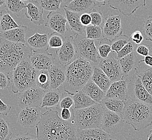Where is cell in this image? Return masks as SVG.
<instances>
[{"instance_id":"cell-42","label":"cell","mask_w":152,"mask_h":140,"mask_svg":"<svg viewBox=\"0 0 152 140\" xmlns=\"http://www.w3.org/2000/svg\"><path fill=\"white\" fill-rule=\"evenodd\" d=\"M137 46V45L135 44L133 42L132 40L130 39L129 42L123 47L122 49L117 53L116 59L119 61V59L125 57L126 55L131 53L133 51H135Z\"/></svg>"},{"instance_id":"cell-15","label":"cell","mask_w":152,"mask_h":140,"mask_svg":"<svg viewBox=\"0 0 152 140\" xmlns=\"http://www.w3.org/2000/svg\"><path fill=\"white\" fill-rule=\"evenodd\" d=\"M41 115L40 107L22 108L18 115V122L23 127L32 128L39 122Z\"/></svg>"},{"instance_id":"cell-58","label":"cell","mask_w":152,"mask_h":140,"mask_svg":"<svg viewBox=\"0 0 152 140\" xmlns=\"http://www.w3.org/2000/svg\"><path fill=\"white\" fill-rule=\"evenodd\" d=\"M22 1H23V2H27V1H31V0H21ZM33 1V0H31V1Z\"/></svg>"},{"instance_id":"cell-17","label":"cell","mask_w":152,"mask_h":140,"mask_svg":"<svg viewBox=\"0 0 152 140\" xmlns=\"http://www.w3.org/2000/svg\"><path fill=\"white\" fill-rule=\"evenodd\" d=\"M67 19L61 12H50L47 16V22L45 26L47 28L60 35H64L67 32Z\"/></svg>"},{"instance_id":"cell-32","label":"cell","mask_w":152,"mask_h":140,"mask_svg":"<svg viewBox=\"0 0 152 140\" xmlns=\"http://www.w3.org/2000/svg\"><path fill=\"white\" fill-rule=\"evenodd\" d=\"M20 26L18 25L9 12L2 10L0 12V32L6 31Z\"/></svg>"},{"instance_id":"cell-41","label":"cell","mask_w":152,"mask_h":140,"mask_svg":"<svg viewBox=\"0 0 152 140\" xmlns=\"http://www.w3.org/2000/svg\"><path fill=\"white\" fill-rule=\"evenodd\" d=\"M64 42L63 36L57 32H53L50 34L48 41L49 48H59L62 46Z\"/></svg>"},{"instance_id":"cell-29","label":"cell","mask_w":152,"mask_h":140,"mask_svg":"<svg viewBox=\"0 0 152 140\" xmlns=\"http://www.w3.org/2000/svg\"><path fill=\"white\" fill-rule=\"evenodd\" d=\"M62 94L58 88L50 90L46 92L43 98L41 108H53L58 106Z\"/></svg>"},{"instance_id":"cell-20","label":"cell","mask_w":152,"mask_h":140,"mask_svg":"<svg viewBox=\"0 0 152 140\" xmlns=\"http://www.w3.org/2000/svg\"><path fill=\"white\" fill-rule=\"evenodd\" d=\"M26 26H20L19 27L6 31L0 32V41L7 40L14 43L26 44Z\"/></svg>"},{"instance_id":"cell-44","label":"cell","mask_w":152,"mask_h":140,"mask_svg":"<svg viewBox=\"0 0 152 140\" xmlns=\"http://www.w3.org/2000/svg\"><path fill=\"white\" fill-rule=\"evenodd\" d=\"M144 32L147 41L152 42V16H150L143 20Z\"/></svg>"},{"instance_id":"cell-31","label":"cell","mask_w":152,"mask_h":140,"mask_svg":"<svg viewBox=\"0 0 152 140\" xmlns=\"http://www.w3.org/2000/svg\"><path fill=\"white\" fill-rule=\"evenodd\" d=\"M103 108L117 114L123 115L125 107L124 101L114 98H105L100 103Z\"/></svg>"},{"instance_id":"cell-23","label":"cell","mask_w":152,"mask_h":140,"mask_svg":"<svg viewBox=\"0 0 152 140\" xmlns=\"http://www.w3.org/2000/svg\"><path fill=\"white\" fill-rule=\"evenodd\" d=\"M26 8L27 10L25 12V16L27 18L37 26L44 24L43 9L37 3L32 1L26 3Z\"/></svg>"},{"instance_id":"cell-19","label":"cell","mask_w":152,"mask_h":140,"mask_svg":"<svg viewBox=\"0 0 152 140\" xmlns=\"http://www.w3.org/2000/svg\"><path fill=\"white\" fill-rule=\"evenodd\" d=\"M77 140H109L110 135L100 128L80 129L76 128Z\"/></svg>"},{"instance_id":"cell-39","label":"cell","mask_w":152,"mask_h":140,"mask_svg":"<svg viewBox=\"0 0 152 140\" xmlns=\"http://www.w3.org/2000/svg\"><path fill=\"white\" fill-rule=\"evenodd\" d=\"M110 42L111 41L105 38L100 41V43L97 49L100 58H106L108 57L110 53L112 52L111 45L109 44Z\"/></svg>"},{"instance_id":"cell-28","label":"cell","mask_w":152,"mask_h":140,"mask_svg":"<svg viewBox=\"0 0 152 140\" xmlns=\"http://www.w3.org/2000/svg\"><path fill=\"white\" fill-rule=\"evenodd\" d=\"M95 102L100 104L102 100L105 98L104 93L91 79L88 81L81 89Z\"/></svg>"},{"instance_id":"cell-12","label":"cell","mask_w":152,"mask_h":140,"mask_svg":"<svg viewBox=\"0 0 152 140\" xmlns=\"http://www.w3.org/2000/svg\"><path fill=\"white\" fill-rule=\"evenodd\" d=\"M99 67L105 73L112 82L122 79L123 74L119 61L112 56L101 58L98 63Z\"/></svg>"},{"instance_id":"cell-1","label":"cell","mask_w":152,"mask_h":140,"mask_svg":"<svg viewBox=\"0 0 152 140\" xmlns=\"http://www.w3.org/2000/svg\"><path fill=\"white\" fill-rule=\"evenodd\" d=\"M35 127L39 140H77L74 122L61 119L58 111L50 108L42 113Z\"/></svg>"},{"instance_id":"cell-10","label":"cell","mask_w":152,"mask_h":140,"mask_svg":"<svg viewBox=\"0 0 152 140\" xmlns=\"http://www.w3.org/2000/svg\"><path fill=\"white\" fill-rule=\"evenodd\" d=\"M58 63L65 67L70 64L78 57L76 46L73 41V36H69L64 38L63 44L56 51Z\"/></svg>"},{"instance_id":"cell-57","label":"cell","mask_w":152,"mask_h":140,"mask_svg":"<svg viewBox=\"0 0 152 140\" xmlns=\"http://www.w3.org/2000/svg\"><path fill=\"white\" fill-rule=\"evenodd\" d=\"M6 0H0V7L2 6H5Z\"/></svg>"},{"instance_id":"cell-30","label":"cell","mask_w":152,"mask_h":140,"mask_svg":"<svg viewBox=\"0 0 152 140\" xmlns=\"http://www.w3.org/2000/svg\"><path fill=\"white\" fill-rule=\"evenodd\" d=\"M72 98L74 101L73 109L75 110L86 108L97 104L82 90H78L73 95Z\"/></svg>"},{"instance_id":"cell-54","label":"cell","mask_w":152,"mask_h":140,"mask_svg":"<svg viewBox=\"0 0 152 140\" xmlns=\"http://www.w3.org/2000/svg\"><path fill=\"white\" fill-rule=\"evenodd\" d=\"M96 6L98 7L105 6L106 2V0H94Z\"/></svg>"},{"instance_id":"cell-51","label":"cell","mask_w":152,"mask_h":140,"mask_svg":"<svg viewBox=\"0 0 152 140\" xmlns=\"http://www.w3.org/2000/svg\"><path fill=\"white\" fill-rule=\"evenodd\" d=\"M12 107L10 105L6 104L0 98V115L2 116L8 115L11 110Z\"/></svg>"},{"instance_id":"cell-38","label":"cell","mask_w":152,"mask_h":140,"mask_svg":"<svg viewBox=\"0 0 152 140\" xmlns=\"http://www.w3.org/2000/svg\"><path fill=\"white\" fill-rule=\"evenodd\" d=\"M130 39V37L126 35H121L117 36L111 41V51L113 52H118L122 49Z\"/></svg>"},{"instance_id":"cell-50","label":"cell","mask_w":152,"mask_h":140,"mask_svg":"<svg viewBox=\"0 0 152 140\" xmlns=\"http://www.w3.org/2000/svg\"><path fill=\"white\" fill-rule=\"evenodd\" d=\"M130 39L132 40L133 42L135 44L139 45L142 43L144 37L140 31L136 30L131 34Z\"/></svg>"},{"instance_id":"cell-25","label":"cell","mask_w":152,"mask_h":140,"mask_svg":"<svg viewBox=\"0 0 152 140\" xmlns=\"http://www.w3.org/2000/svg\"><path fill=\"white\" fill-rule=\"evenodd\" d=\"M50 35L49 34H41L36 32L27 39L26 44L34 51L48 50V41Z\"/></svg>"},{"instance_id":"cell-16","label":"cell","mask_w":152,"mask_h":140,"mask_svg":"<svg viewBox=\"0 0 152 140\" xmlns=\"http://www.w3.org/2000/svg\"><path fill=\"white\" fill-rule=\"evenodd\" d=\"M30 59L33 66L36 69L49 70L55 64V57L48 50L34 51L30 56Z\"/></svg>"},{"instance_id":"cell-6","label":"cell","mask_w":152,"mask_h":140,"mask_svg":"<svg viewBox=\"0 0 152 140\" xmlns=\"http://www.w3.org/2000/svg\"><path fill=\"white\" fill-rule=\"evenodd\" d=\"M104 108L100 104L75 110L73 121L77 129L100 128Z\"/></svg>"},{"instance_id":"cell-45","label":"cell","mask_w":152,"mask_h":140,"mask_svg":"<svg viewBox=\"0 0 152 140\" xmlns=\"http://www.w3.org/2000/svg\"><path fill=\"white\" fill-rule=\"evenodd\" d=\"M75 109L73 108H63L61 112V117L65 121H73Z\"/></svg>"},{"instance_id":"cell-5","label":"cell","mask_w":152,"mask_h":140,"mask_svg":"<svg viewBox=\"0 0 152 140\" xmlns=\"http://www.w3.org/2000/svg\"><path fill=\"white\" fill-rule=\"evenodd\" d=\"M39 71L33 66L29 57L19 63L12 72V90L15 94L36 85ZM10 73V74H11Z\"/></svg>"},{"instance_id":"cell-34","label":"cell","mask_w":152,"mask_h":140,"mask_svg":"<svg viewBox=\"0 0 152 140\" xmlns=\"http://www.w3.org/2000/svg\"><path fill=\"white\" fill-rule=\"evenodd\" d=\"M43 10L47 11H60L62 6V0H33Z\"/></svg>"},{"instance_id":"cell-4","label":"cell","mask_w":152,"mask_h":140,"mask_svg":"<svg viewBox=\"0 0 152 140\" xmlns=\"http://www.w3.org/2000/svg\"><path fill=\"white\" fill-rule=\"evenodd\" d=\"M124 102V120L135 131H140L152 125V105L129 100Z\"/></svg>"},{"instance_id":"cell-47","label":"cell","mask_w":152,"mask_h":140,"mask_svg":"<svg viewBox=\"0 0 152 140\" xmlns=\"http://www.w3.org/2000/svg\"><path fill=\"white\" fill-rule=\"evenodd\" d=\"M58 105L59 108L61 109H63V108L70 109L74 105L73 98L69 96H65L61 99V101H60Z\"/></svg>"},{"instance_id":"cell-14","label":"cell","mask_w":152,"mask_h":140,"mask_svg":"<svg viewBox=\"0 0 152 140\" xmlns=\"http://www.w3.org/2000/svg\"><path fill=\"white\" fill-rule=\"evenodd\" d=\"M112 9L117 10L125 16L133 15L137 9L146 6V0H108Z\"/></svg>"},{"instance_id":"cell-40","label":"cell","mask_w":152,"mask_h":140,"mask_svg":"<svg viewBox=\"0 0 152 140\" xmlns=\"http://www.w3.org/2000/svg\"><path fill=\"white\" fill-rule=\"evenodd\" d=\"M12 136L9 123L0 115V140H8Z\"/></svg>"},{"instance_id":"cell-21","label":"cell","mask_w":152,"mask_h":140,"mask_svg":"<svg viewBox=\"0 0 152 140\" xmlns=\"http://www.w3.org/2000/svg\"><path fill=\"white\" fill-rule=\"evenodd\" d=\"M49 71L50 77V89H56L64 83L66 80L65 67L58 64H54Z\"/></svg>"},{"instance_id":"cell-18","label":"cell","mask_w":152,"mask_h":140,"mask_svg":"<svg viewBox=\"0 0 152 140\" xmlns=\"http://www.w3.org/2000/svg\"><path fill=\"white\" fill-rule=\"evenodd\" d=\"M119 61L122 71V79H126L133 74L139 72L141 69L135 51L120 59Z\"/></svg>"},{"instance_id":"cell-61","label":"cell","mask_w":152,"mask_h":140,"mask_svg":"<svg viewBox=\"0 0 152 140\" xmlns=\"http://www.w3.org/2000/svg\"></svg>"},{"instance_id":"cell-13","label":"cell","mask_w":152,"mask_h":140,"mask_svg":"<svg viewBox=\"0 0 152 140\" xmlns=\"http://www.w3.org/2000/svg\"><path fill=\"white\" fill-rule=\"evenodd\" d=\"M102 28V35L104 38L111 41L117 36L123 34L121 16L120 15H108L105 19Z\"/></svg>"},{"instance_id":"cell-48","label":"cell","mask_w":152,"mask_h":140,"mask_svg":"<svg viewBox=\"0 0 152 140\" xmlns=\"http://www.w3.org/2000/svg\"><path fill=\"white\" fill-rule=\"evenodd\" d=\"M150 50L151 48L148 45L145 43H141L139 45H137L135 51L139 55L145 57L149 55Z\"/></svg>"},{"instance_id":"cell-52","label":"cell","mask_w":152,"mask_h":140,"mask_svg":"<svg viewBox=\"0 0 152 140\" xmlns=\"http://www.w3.org/2000/svg\"><path fill=\"white\" fill-rule=\"evenodd\" d=\"M80 22L84 26H88L91 24V15L89 13H84L82 14L80 16Z\"/></svg>"},{"instance_id":"cell-59","label":"cell","mask_w":152,"mask_h":140,"mask_svg":"<svg viewBox=\"0 0 152 140\" xmlns=\"http://www.w3.org/2000/svg\"><path fill=\"white\" fill-rule=\"evenodd\" d=\"M114 140V139H110V140Z\"/></svg>"},{"instance_id":"cell-11","label":"cell","mask_w":152,"mask_h":140,"mask_svg":"<svg viewBox=\"0 0 152 140\" xmlns=\"http://www.w3.org/2000/svg\"><path fill=\"white\" fill-rule=\"evenodd\" d=\"M124 123L123 115L104 109L100 128L109 134H115L122 130Z\"/></svg>"},{"instance_id":"cell-37","label":"cell","mask_w":152,"mask_h":140,"mask_svg":"<svg viewBox=\"0 0 152 140\" xmlns=\"http://www.w3.org/2000/svg\"><path fill=\"white\" fill-rule=\"evenodd\" d=\"M141 81L147 91L152 96V67L139 73Z\"/></svg>"},{"instance_id":"cell-60","label":"cell","mask_w":152,"mask_h":140,"mask_svg":"<svg viewBox=\"0 0 152 140\" xmlns=\"http://www.w3.org/2000/svg\"><path fill=\"white\" fill-rule=\"evenodd\" d=\"M151 55H152V54H151Z\"/></svg>"},{"instance_id":"cell-9","label":"cell","mask_w":152,"mask_h":140,"mask_svg":"<svg viewBox=\"0 0 152 140\" xmlns=\"http://www.w3.org/2000/svg\"><path fill=\"white\" fill-rule=\"evenodd\" d=\"M45 92L37 85L21 92L18 96V105L21 109L41 107Z\"/></svg>"},{"instance_id":"cell-43","label":"cell","mask_w":152,"mask_h":140,"mask_svg":"<svg viewBox=\"0 0 152 140\" xmlns=\"http://www.w3.org/2000/svg\"><path fill=\"white\" fill-rule=\"evenodd\" d=\"M89 14L91 15V24L96 26H101L104 22V17L102 13L94 9Z\"/></svg>"},{"instance_id":"cell-35","label":"cell","mask_w":152,"mask_h":140,"mask_svg":"<svg viewBox=\"0 0 152 140\" xmlns=\"http://www.w3.org/2000/svg\"><path fill=\"white\" fill-rule=\"evenodd\" d=\"M36 85L45 92L50 90V77L48 70H40L36 79Z\"/></svg>"},{"instance_id":"cell-7","label":"cell","mask_w":152,"mask_h":140,"mask_svg":"<svg viewBox=\"0 0 152 140\" xmlns=\"http://www.w3.org/2000/svg\"><path fill=\"white\" fill-rule=\"evenodd\" d=\"M140 71L133 74L125 79L127 82V88L125 100H133L152 105V96L147 91L142 84L139 76Z\"/></svg>"},{"instance_id":"cell-36","label":"cell","mask_w":152,"mask_h":140,"mask_svg":"<svg viewBox=\"0 0 152 140\" xmlns=\"http://www.w3.org/2000/svg\"><path fill=\"white\" fill-rule=\"evenodd\" d=\"M86 37L94 41H102L105 39L102 35V28L90 24L86 26L85 28Z\"/></svg>"},{"instance_id":"cell-3","label":"cell","mask_w":152,"mask_h":140,"mask_svg":"<svg viewBox=\"0 0 152 140\" xmlns=\"http://www.w3.org/2000/svg\"><path fill=\"white\" fill-rule=\"evenodd\" d=\"M33 50L26 44L0 41V71L9 75L24 59L30 57Z\"/></svg>"},{"instance_id":"cell-27","label":"cell","mask_w":152,"mask_h":140,"mask_svg":"<svg viewBox=\"0 0 152 140\" xmlns=\"http://www.w3.org/2000/svg\"><path fill=\"white\" fill-rule=\"evenodd\" d=\"M91 79L105 93L112 84L111 80L98 66H94Z\"/></svg>"},{"instance_id":"cell-2","label":"cell","mask_w":152,"mask_h":140,"mask_svg":"<svg viewBox=\"0 0 152 140\" xmlns=\"http://www.w3.org/2000/svg\"><path fill=\"white\" fill-rule=\"evenodd\" d=\"M94 63L78 57L75 61L65 67L66 80L63 89L72 96L91 79L94 72Z\"/></svg>"},{"instance_id":"cell-33","label":"cell","mask_w":152,"mask_h":140,"mask_svg":"<svg viewBox=\"0 0 152 140\" xmlns=\"http://www.w3.org/2000/svg\"><path fill=\"white\" fill-rule=\"evenodd\" d=\"M6 10L20 17L21 12L26 8V3L21 0H6Z\"/></svg>"},{"instance_id":"cell-55","label":"cell","mask_w":152,"mask_h":140,"mask_svg":"<svg viewBox=\"0 0 152 140\" xmlns=\"http://www.w3.org/2000/svg\"><path fill=\"white\" fill-rule=\"evenodd\" d=\"M63 1V3H62V7L63 8H64L65 6L67 5L71 1H73V0H62Z\"/></svg>"},{"instance_id":"cell-8","label":"cell","mask_w":152,"mask_h":140,"mask_svg":"<svg viewBox=\"0 0 152 140\" xmlns=\"http://www.w3.org/2000/svg\"><path fill=\"white\" fill-rule=\"evenodd\" d=\"M73 41L78 57L94 63L100 61L101 58L94 43L95 41L88 39L84 36L76 34L73 36Z\"/></svg>"},{"instance_id":"cell-56","label":"cell","mask_w":152,"mask_h":140,"mask_svg":"<svg viewBox=\"0 0 152 140\" xmlns=\"http://www.w3.org/2000/svg\"><path fill=\"white\" fill-rule=\"evenodd\" d=\"M147 140H152V129L147 135Z\"/></svg>"},{"instance_id":"cell-46","label":"cell","mask_w":152,"mask_h":140,"mask_svg":"<svg viewBox=\"0 0 152 140\" xmlns=\"http://www.w3.org/2000/svg\"><path fill=\"white\" fill-rule=\"evenodd\" d=\"M11 83L10 76L0 71V90L8 88Z\"/></svg>"},{"instance_id":"cell-26","label":"cell","mask_w":152,"mask_h":140,"mask_svg":"<svg viewBox=\"0 0 152 140\" xmlns=\"http://www.w3.org/2000/svg\"><path fill=\"white\" fill-rule=\"evenodd\" d=\"M65 13V16L67 19V23L70 26L71 29L74 35H82L85 33L86 26L82 25L80 20V16L81 14L71 12L65 8H63Z\"/></svg>"},{"instance_id":"cell-24","label":"cell","mask_w":152,"mask_h":140,"mask_svg":"<svg viewBox=\"0 0 152 140\" xmlns=\"http://www.w3.org/2000/svg\"><path fill=\"white\" fill-rule=\"evenodd\" d=\"M96 6L94 0H73L64 8L71 12L82 14L90 13Z\"/></svg>"},{"instance_id":"cell-53","label":"cell","mask_w":152,"mask_h":140,"mask_svg":"<svg viewBox=\"0 0 152 140\" xmlns=\"http://www.w3.org/2000/svg\"><path fill=\"white\" fill-rule=\"evenodd\" d=\"M145 58L142 60L139 61V63H145L146 64L150 67H152V55H148L144 57Z\"/></svg>"},{"instance_id":"cell-22","label":"cell","mask_w":152,"mask_h":140,"mask_svg":"<svg viewBox=\"0 0 152 140\" xmlns=\"http://www.w3.org/2000/svg\"><path fill=\"white\" fill-rule=\"evenodd\" d=\"M127 82L125 79L112 82L105 93V98L125 100L127 95Z\"/></svg>"},{"instance_id":"cell-49","label":"cell","mask_w":152,"mask_h":140,"mask_svg":"<svg viewBox=\"0 0 152 140\" xmlns=\"http://www.w3.org/2000/svg\"><path fill=\"white\" fill-rule=\"evenodd\" d=\"M8 140H39L36 136L27 133L24 134H18L11 136Z\"/></svg>"}]
</instances>
